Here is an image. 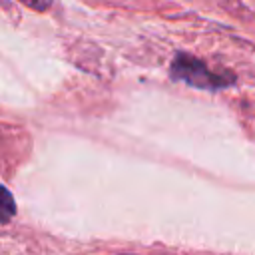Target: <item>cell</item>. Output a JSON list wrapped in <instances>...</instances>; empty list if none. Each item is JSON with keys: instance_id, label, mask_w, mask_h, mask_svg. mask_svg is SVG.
Returning a JSON list of instances; mask_svg holds the SVG:
<instances>
[{"instance_id": "obj_3", "label": "cell", "mask_w": 255, "mask_h": 255, "mask_svg": "<svg viewBox=\"0 0 255 255\" xmlns=\"http://www.w3.org/2000/svg\"><path fill=\"white\" fill-rule=\"evenodd\" d=\"M22 4H26L28 8H32V10H38V12H44V10H48L50 6H52V2L54 0H20Z\"/></svg>"}, {"instance_id": "obj_1", "label": "cell", "mask_w": 255, "mask_h": 255, "mask_svg": "<svg viewBox=\"0 0 255 255\" xmlns=\"http://www.w3.org/2000/svg\"><path fill=\"white\" fill-rule=\"evenodd\" d=\"M169 76L177 82H183V84L191 86V88L211 90V92L235 84V76L231 72H223V74L211 72L199 58L183 54V52L175 54V58L171 60Z\"/></svg>"}, {"instance_id": "obj_2", "label": "cell", "mask_w": 255, "mask_h": 255, "mask_svg": "<svg viewBox=\"0 0 255 255\" xmlns=\"http://www.w3.org/2000/svg\"><path fill=\"white\" fill-rule=\"evenodd\" d=\"M2 195H4V199H2V223H8L12 219V215H16V205H14V199L6 187L2 189Z\"/></svg>"}]
</instances>
